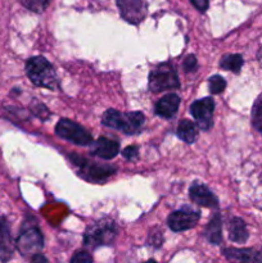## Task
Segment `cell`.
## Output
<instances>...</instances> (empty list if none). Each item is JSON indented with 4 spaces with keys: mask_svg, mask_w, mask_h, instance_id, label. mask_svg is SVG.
Returning <instances> with one entry per match:
<instances>
[{
    "mask_svg": "<svg viewBox=\"0 0 262 263\" xmlns=\"http://www.w3.org/2000/svg\"><path fill=\"white\" fill-rule=\"evenodd\" d=\"M26 73L35 86L55 90L58 87V76L50 62L44 57L38 55L27 59Z\"/></svg>",
    "mask_w": 262,
    "mask_h": 263,
    "instance_id": "1",
    "label": "cell"
},
{
    "mask_svg": "<svg viewBox=\"0 0 262 263\" xmlns=\"http://www.w3.org/2000/svg\"><path fill=\"white\" fill-rule=\"evenodd\" d=\"M44 248V236L32 217H27L21 226L20 235L15 240V249L23 257H33Z\"/></svg>",
    "mask_w": 262,
    "mask_h": 263,
    "instance_id": "2",
    "label": "cell"
},
{
    "mask_svg": "<svg viewBox=\"0 0 262 263\" xmlns=\"http://www.w3.org/2000/svg\"><path fill=\"white\" fill-rule=\"evenodd\" d=\"M144 115L141 112L121 113L116 109L105 110L102 117V123L105 127L120 130L127 135L138 133L144 125Z\"/></svg>",
    "mask_w": 262,
    "mask_h": 263,
    "instance_id": "3",
    "label": "cell"
},
{
    "mask_svg": "<svg viewBox=\"0 0 262 263\" xmlns=\"http://www.w3.org/2000/svg\"><path fill=\"white\" fill-rule=\"evenodd\" d=\"M117 236V226L109 218H103L90 225L85 231L84 244L90 249L110 246Z\"/></svg>",
    "mask_w": 262,
    "mask_h": 263,
    "instance_id": "4",
    "label": "cell"
},
{
    "mask_svg": "<svg viewBox=\"0 0 262 263\" xmlns=\"http://www.w3.org/2000/svg\"><path fill=\"white\" fill-rule=\"evenodd\" d=\"M149 90L153 92L175 90L180 87L179 76L171 62L161 63L149 73Z\"/></svg>",
    "mask_w": 262,
    "mask_h": 263,
    "instance_id": "5",
    "label": "cell"
},
{
    "mask_svg": "<svg viewBox=\"0 0 262 263\" xmlns=\"http://www.w3.org/2000/svg\"><path fill=\"white\" fill-rule=\"evenodd\" d=\"M55 134L59 138L77 144V145L86 146L92 144V138L90 133H87L82 126L77 125L76 122L67 120V118L59 120V122L55 126Z\"/></svg>",
    "mask_w": 262,
    "mask_h": 263,
    "instance_id": "6",
    "label": "cell"
},
{
    "mask_svg": "<svg viewBox=\"0 0 262 263\" xmlns=\"http://www.w3.org/2000/svg\"><path fill=\"white\" fill-rule=\"evenodd\" d=\"M117 8L123 21L131 25H140L148 14L146 0H117Z\"/></svg>",
    "mask_w": 262,
    "mask_h": 263,
    "instance_id": "7",
    "label": "cell"
},
{
    "mask_svg": "<svg viewBox=\"0 0 262 263\" xmlns=\"http://www.w3.org/2000/svg\"><path fill=\"white\" fill-rule=\"evenodd\" d=\"M213 110H215V102L210 97L197 100L190 105V113L203 131H208L212 127Z\"/></svg>",
    "mask_w": 262,
    "mask_h": 263,
    "instance_id": "8",
    "label": "cell"
},
{
    "mask_svg": "<svg viewBox=\"0 0 262 263\" xmlns=\"http://www.w3.org/2000/svg\"><path fill=\"white\" fill-rule=\"evenodd\" d=\"M200 218V213L197 211L179 210L172 212L167 218V225L175 233L186 231L193 229L198 223Z\"/></svg>",
    "mask_w": 262,
    "mask_h": 263,
    "instance_id": "9",
    "label": "cell"
},
{
    "mask_svg": "<svg viewBox=\"0 0 262 263\" xmlns=\"http://www.w3.org/2000/svg\"><path fill=\"white\" fill-rule=\"evenodd\" d=\"M79 159L80 162L76 164L81 166V175L90 181H104L107 177L112 176L116 172L115 167H110L108 164H99L97 162H89L82 158Z\"/></svg>",
    "mask_w": 262,
    "mask_h": 263,
    "instance_id": "10",
    "label": "cell"
},
{
    "mask_svg": "<svg viewBox=\"0 0 262 263\" xmlns=\"http://www.w3.org/2000/svg\"><path fill=\"white\" fill-rule=\"evenodd\" d=\"M15 243L10 233V225L7 217L0 216V262L8 263L13 258Z\"/></svg>",
    "mask_w": 262,
    "mask_h": 263,
    "instance_id": "11",
    "label": "cell"
},
{
    "mask_svg": "<svg viewBox=\"0 0 262 263\" xmlns=\"http://www.w3.org/2000/svg\"><path fill=\"white\" fill-rule=\"evenodd\" d=\"M190 199L198 205L205 208H216L218 205V199L204 184H193L189 189Z\"/></svg>",
    "mask_w": 262,
    "mask_h": 263,
    "instance_id": "12",
    "label": "cell"
},
{
    "mask_svg": "<svg viewBox=\"0 0 262 263\" xmlns=\"http://www.w3.org/2000/svg\"><path fill=\"white\" fill-rule=\"evenodd\" d=\"M90 153L102 159H113L120 153V145L116 140L107 138H99L95 143L91 144Z\"/></svg>",
    "mask_w": 262,
    "mask_h": 263,
    "instance_id": "13",
    "label": "cell"
},
{
    "mask_svg": "<svg viewBox=\"0 0 262 263\" xmlns=\"http://www.w3.org/2000/svg\"><path fill=\"white\" fill-rule=\"evenodd\" d=\"M180 105V98L176 94H167L156 103V115L162 118H172L176 115Z\"/></svg>",
    "mask_w": 262,
    "mask_h": 263,
    "instance_id": "14",
    "label": "cell"
},
{
    "mask_svg": "<svg viewBox=\"0 0 262 263\" xmlns=\"http://www.w3.org/2000/svg\"><path fill=\"white\" fill-rule=\"evenodd\" d=\"M229 239L236 244H244L249 238L247 225L241 218L233 217L228 223Z\"/></svg>",
    "mask_w": 262,
    "mask_h": 263,
    "instance_id": "15",
    "label": "cell"
},
{
    "mask_svg": "<svg viewBox=\"0 0 262 263\" xmlns=\"http://www.w3.org/2000/svg\"><path fill=\"white\" fill-rule=\"evenodd\" d=\"M204 238L207 239L208 243L213 246H220L222 243V220H221L220 213H216L210 222L207 223L204 230Z\"/></svg>",
    "mask_w": 262,
    "mask_h": 263,
    "instance_id": "16",
    "label": "cell"
},
{
    "mask_svg": "<svg viewBox=\"0 0 262 263\" xmlns=\"http://www.w3.org/2000/svg\"><path fill=\"white\" fill-rule=\"evenodd\" d=\"M223 257L229 263H252L254 249L252 248H225L222 251Z\"/></svg>",
    "mask_w": 262,
    "mask_h": 263,
    "instance_id": "17",
    "label": "cell"
},
{
    "mask_svg": "<svg viewBox=\"0 0 262 263\" xmlns=\"http://www.w3.org/2000/svg\"><path fill=\"white\" fill-rule=\"evenodd\" d=\"M177 136L188 144L194 143L198 138V131L195 123L189 120L180 121L179 126H177Z\"/></svg>",
    "mask_w": 262,
    "mask_h": 263,
    "instance_id": "18",
    "label": "cell"
},
{
    "mask_svg": "<svg viewBox=\"0 0 262 263\" xmlns=\"http://www.w3.org/2000/svg\"><path fill=\"white\" fill-rule=\"evenodd\" d=\"M243 57L240 54H226L221 58L220 67L226 69V71L234 72V73H239L243 67Z\"/></svg>",
    "mask_w": 262,
    "mask_h": 263,
    "instance_id": "19",
    "label": "cell"
},
{
    "mask_svg": "<svg viewBox=\"0 0 262 263\" xmlns=\"http://www.w3.org/2000/svg\"><path fill=\"white\" fill-rule=\"evenodd\" d=\"M252 125L258 133L262 134V92L258 95L252 108Z\"/></svg>",
    "mask_w": 262,
    "mask_h": 263,
    "instance_id": "20",
    "label": "cell"
},
{
    "mask_svg": "<svg viewBox=\"0 0 262 263\" xmlns=\"http://www.w3.org/2000/svg\"><path fill=\"white\" fill-rule=\"evenodd\" d=\"M50 2L51 0H20V3L26 9L33 13H43L49 7Z\"/></svg>",
    "mask_w": 262,
    "mask_h": 263,
    "instance_id": "21",
    "label": "cell"
},
{
    "mask_svg": "<svg viewBox=\"0 0 262 263\" xmlns=\"http://www.w3.org/2000/svg\"><path fill=\"white\" fill-rule=\"evenodd\" d=\"M226 89V80L220 74H215L208 81V90L212 94H221Z\"/></svg>",
    "mask_w": 262,
    "mask_h": 263,
    "instance_id": "22",
    "label": "cell"
},
{
    "mask_svg": "<svg viewBox=\"0 0 262 263\" xmlns=\"http://www.w3.org/2000/svg\"><path fill=\"white\" fill-rule=\"evenodd\" d=\"M71 263H92V257L85 251H79L72 256Z\"/></svg>",
    "mask_w": 262,
    "mask_h": 263,
    "instance_id": "23",
    "label": "cell"
},
{
    "mask_svg": "<svg viewBox=\"0 0 262 263\" xmlns=\"http://www.w3.org/2000/svg\"><path fill=\"white\" fill-rule=\"evenodd\" d=\"M138 154H139V148L136 145L126 146V148L122 151L123 158L127 159V161H134V159H136L138 158Z\"/></svg>",
    "mask_w": 262,
    "mask_h": 263,
    "instance_id": "24",
    "label": "cell"
},
{
    "mask_svg": "<svg viewBox=\"0 0 262 263\" xmlns=\"http://www.w3.org/2000/svg\"><path fill=\"white\" fill-rule=\"evenodd\" d=\"M184 69L185 72H194L195 69L198 68V62H197V58H195V55H193V54H190V55H188L186 58H185L184 61Z\"/></svg>",
    "mask_w": 262,
    "mask_h": 263,
    "instance_id": "25",
    "label": "cell"
},
{
    "mask_svg": "<svg viewBox=\"0 0 262 263\" xmlns=\"http://www.w3.org/2000/svg\"><path fill=\"white\" fill-rule=\"evenodd\" d=\"M194 8L197 10H199L200 13H204L208 9V5H210V0H189Z\"/></svg>",
    "mask_w": 262,
    "mask_h": 263,
    "instance_id": "26",
    "label": "cell"
},
{
    "mask_svg": "<svg viewBox=\"0 0 262 263\" xmlns=\"http://www.w3.org/2000/svg\"><path fill=\"white\" fill-rule=\"evenodd\" d=\"M30 263H49V261H48V258L44 256V254L39 253V254H35L33 257H31Z\"/></svg>",
    "mask_w": 262,
    "mask_h": 263,
    "instance_id": "27",
    "label": "cell"
},
{
    "mask_svg": "<svg viewBox=\"0 0 262 263\" xmlns=\"http://www.w3.org/2000/svg\"><path fill=\"white\" fill-rule=\"evenodd\" d=\"M252 263H262V248H259L258 251H254Z\"/></svg>",
    "mask_w": 262,
    "mask_h": 263,
    "instance_id": "28",
    "label": "cell"
},
{
    "mask_svg": "<svg viewBox=\"0 0 262 263\" xmlns=\"http://www.w3.org/2000/svg\"><path fill=\"white\" fill-rule=\"evenodd\" d=\"M258 61L261 62V64H262V48L259 49V51H258Z\"/></svg>",
    "mask_w": 262,
    "mask_h": 263,
    "instance_id": "29",
    "label": "cell"
},
{
    "mask_svg": "<svg viewBox=\"0 0 262 263\" xmlns=\"http://www.w3.org/2000/svg\"><path fill=\"white\" fill-rule=\"evenodd\" d=\"M144 263H157V262L154 261V259H149V261H146V262H144Z\"/></svg>",
    "mask_w": 262,
    "mask_h": 263,
    "instance_id": "30",
    "label": "cell"
}]
</instances>
